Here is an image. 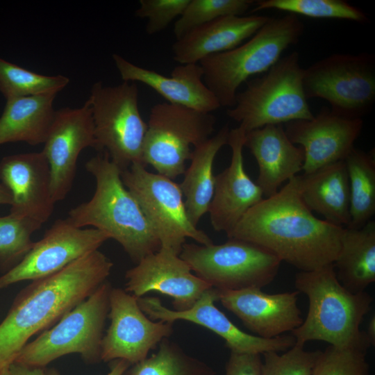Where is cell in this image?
Here are the masks:
<instances>
[{
  "label": "cell",
  "instance_id": "obj_12",
  "mask_svg": "<svg viewBox=\"0 0 375 375\" xmlns=\"http://www.w3.org/2000/svg\"><path fill=\"white\" fill-rule=\"evenodd\" d=\"M306 99L320 98L334 113L361 118L375 101V58L368 53H334L304 69Z\"/></svg>",
  "mask_w": 375,
  "mask_h": 375
},
{
  "label": "cell",
  "instance_id": "obj_8",
  "mask_svg": "<svg viewBox=\"0 0 375 375\" xmlns=\"http://www.w3.org/2000/svg\"><path fill=\"white\" fill-rule=\"evenodd\" d=\"M179 256L212 288L228 291L262 289L274 281L281 263L262 247L235 238L220 244L185 242Z\"/></svg>",
  "mask_w": 375,
  "mask_h": 375
},
{
  "label": "cell",
  "instance_id": "obj_19",
  "mask_svg": "<svg viewBox=\"0 0 375 375\" xmlns=\"http://www.w3.org/2000/svg\"><path fill=\"white\" fill-rule=\"evenodd\" d=\"M217 290L222 305L254 335L272 339L292 333L303 322L297 290L269 294L261 289Z\"/></svg>",
  "mask_w": 375,
  "mask_h": 375
},
{
  "label": "cell",
  "instance_id": "obj_42",
  "mask_svg": "<svg viewBox=\"0 0 375 375\" xmlns=\"http://www.w3.org/2000/svg\"><path fill=\"white\" fill-rule=\"evenodd\" d=\"M12 196L9 190L0 183V205H11Z\"/></svg>",
  "mask_w": 375,
  "mask_h": 375
},
{
  "label": "cell",
  "instance_id": "obj_4",
  "mask_svg": "<svg viewBox=\"0 0 375 375\" xmlns=\"http://www.w3.org/2000/svg\"><path fill=\"white\" fill-rule=\"evenodd\" d=\"M294 287L308 299L305 320L291 333L296 343L323 341L343 347L369 341L360 326L373 298L365 291L353 293L338 281L333 264L311 271H299ZM371 344V343H370ZM372 346V345H371Z\"/></svg>",
  "mask_w": 375,
  "mask_h": 375
},
{
  "label": "cell",
  "instance_id": "obj_6",
  "mask_svg": "<svg viewBox=\"0 0 375 375\" xmlns=\"http://www.w3.org/2000/svg\"><path fill=\"white\" fill-rule=\"evenodd\" d=\"M297 51L281 57L263 75L247 81L227 115L247 133L267 125L312 119Z\"/></svg>",
  "mask_w": 375,
  "mask_h": 375
},
{
  "label": "cell",
  "instance_id": "obj_34",
  "mask_svg": "<svg viewBox=\"0 0 375 375\" xmlns=\"http://www.w3.org/2000/svg\"><path fill=\"white\" fill-rule=\"evenodd\" d=\"M42 224L12 214L0 217V267L10 269L17 265L33 245L32 235Z\"/></svg>",
  "mask_w": 375,
  "mask_h": 375
},
{
  "label": "cell",
  "instance_id": "obj_21",
  "mask_svg": "<svg viewBox=\"0 0 375 375\" xmlns=\"http://www.w3.org/2000/svg\"><path fill=\"white\" fill-rule=\"evenodd\" d=\"M246 132L240 126L230 130L227 144L231 149L229 166L215 176L208 211L212 228L228 234L243 215L263 199V192L249 176L244 165Z\"/></svg>",
  "mask_w": 375,
  "mask_h": 375
},
{
  "label": "cell",
  "instance_id": "obj_11",
  "mask_svg": "<svg viewBox=\"0 0 375 375\" xmlns=\"http://www.w3.org/2000/svg\"><path fill=\"white\" fill-rule=\"evenodd\" d=\"M142 163L121 170L125 187L139 204L158 239L160 247L179 255L187 238L202 245L210 238L190 222L179 184L160 174L148 172Z\"/></svg>",
  "mask_w": 375,
  "mask_h": 375
},
{
  "label": "cell",
  "instance_id": "obj_1",
  "mask_svg": "<svg viewBox=\"0 0 375 375\" xmlns=\"http://www.w3.org/2000/svg\"><path fill=\"white\" fill-rule=\"evenodd\" d=\"M344 228L317 218L307 208L297 175L251 208L226 235L260 245L281 262L306 272L333 263Z\"/></svg>",
  "mask_w": 375,
  "mask_h": 375
},
{
  "label": "cell",
  "instance_id": "obj_37",
  "mask_svg": "<svg viewBox=\"0 0 375 375\" xmlns=\"http://www.w3.org/2000/svg\"><path fill=\"white\" fill-rule=\"evenodd\" d=\"M190 0H140L135 16L147 19L146 32L153 35L165 30L178 18Z\"/></svg>",
  "mask_w": 375,
  "mask_h": 375
},
{
  "label": "cell",
  "instance_id": "obj_10",
  "mask_svg": "<svg viewBox=\"0 0 375 375\" xmlns=\"http://www.w3.org/2000/svg\"><path fill=\"white\" fill-rule=\"evenodd\" d=\"M216 117L168 102L154 105L151 110L142 149V162L158 174L174 179L184 174L185 162L194 147L204 142L214 131Z\"/></svg>",
  "mask_w": 375,
  "mask_h": 375
},
{
  "label": "cell",
  "instance_id": "obj_2",
  "mask_svg": "<svg viewBox=\"0 0 375 375\" xmlns=\"http://www.w3.org/2000/svg\"><path fill=\"white\" fill-rule=\"evenodd\" d=\"M112 267L97 249L24 288L0 324V369L15 360L31 337L49 328L107 281Z\"/></svg>",
  "mask_w": 375,
  "mask_h": 375
},
{
  "label": "cell",
  "instance_id": "obj_15",
  "mask_svg": "<svg viewBox=\"0 0 375 375\" xmlns=\"http://www.w3.org/2000/svg\"><path fill=\"white\" fill-rule=\"evenodd\" d=\"M217 290H206L194 304L184 311H176L165 306L156 297L138 298L144 313L151 320L169 322L178 320L192 322L212 331L225 341L231 352L262 355L265 353L285 351L296 343L292 335H282L266 339L242 331L215 304Z\"/></svg>",
  "mask_w": 375,
  "mask_h": 375
},
{
  "label": "cell",
  "instance_id": "obj_23",
  "mask_svg": "<svg viewBox=\"0 0 375 375\" xmlns=\"http://www.w3.org/2000/svg\"><path fill=\"white\" fill-rule=\"evenodd\" d=\"M244 147L257 162L259 173L256 183L266 197L275 194L285 181L303 170V149L290 140L281 124L247 133Z\"/></svg>",
  "mask_w": 375,
  "mask_h": 375
},
{
  "label": "cell",
  "instance_id": "obj_22",
  "mask_svg": "<svg viewBox=\"0 0 375 375\" xmlns=\"http://www.w3.org/2000/svg\"><path fill=\"white\" fill-rule=\"evenodd\" d=\"M112 59L123 81L140 82L151 88L167 102L210 112L221 106L203 81L199 64H179L170 76L135 65L119 54Z\"/></svg>",
  "mask_w": 375,
  "mask_h": 375
},
{
  "label": "cell",
  "instance_id": "obj_28",
  "mask_svg": "<svg viewBox=\"0 0 375 375\" xmlns=\"http://www.w3.org/2000/svg\"><path fill=\"white\" fill-rule=\"evenodd\" d=\"M340 283L353 293L375 282V222L359 228H344L333 263Z\"/></svg>",
  "mask_w": 375,
  "mask_h": 375
},
{
  "label": "cell",
  "instance_id": "obj_24",
  "mask_svg": "<svg viewBox=\"0 0 375 375\" xmlns=\"http://www.w3.org/2000/svg\"><path fill=\"white\" fill-rule=\"evenodd\" d=\"M269 19L261 15H230L199 26L173 44L178 64H198L203 58L231 50L253 36Z\"/></svg>",
  "mask_w": 375,
  "mask_h": 375
},
{
  "label": "cell",
  "instance_id": "obj_32",
  "mask_svg": "<svg viewBox=\"0 0 375 375\" xmlns=\"http://www.w3.org/2000/svg\"><path fill=\"white\" fill-rule=\"evenodd\" d=\"M276 9L295 15L319 19H340L365 23L367 15L344 0H260L256 1L251 12Z\"/></svg>",
  "mask_w": 375,
  "mask_h": 375
},
{
  "label": "cell",
  "instance_id": "obj_25",
  "mask_svg": "<svg viewBox=\"0 0 375 375\" xmlns=\"http://www.w3.org/2000/svg\"><path fill=\"white\" fill-rule=\"evenodd\" d=\"M297 177L301 198L310 211L322 215L331 224L349 226L350 192L344 160Z\"/></svg>",
  "mask_w": 375,
  "mask_h": 375
},
{
  "label": "cell",
  "instance_id": "obj_41",
  "mask_svg": "<svg viewBox=\"0 0 375 375\" xmlns=\"http://www.w3.org/2000/svg\"><path fill=\"white\" fill-rule=\"evenodd\" d=\"M372 346L375 345V316L373 315L367 324V330L365 331Z\"/></svg>",
  "mask_w": 375,
  "mask_h": 375
},
{
  "label": "cell",
  "instance_id": "obj_36",
  "mask_svg": "<svg viewBox=\"0 0 375 375\" xmlns=\"http://www.w3.org/2000/svg\"><path fill=\"white\" fill-rule=\"evenodd\" d=\"M321 351H306L304 345L294 346L279 354L270 351L262 354V375H312Z\"/></svg>",
  "mask_w": 375,
  "mask_h": 375
},
{
  "label": "cell",
  "instance_id": "obj_7",
  "mask_svg": "<svg viewBox=\"0 0 375 375\" xmlns=\"http://www.w3.org/2000/svg\"><path fill=\"white\" fill-rule=\"evenodd\" d=\"M112 286L106 281L51 328L27 343L14 361L45 368L52 361L78 353L87 364L101 361V341Z\"/></svg>",
  "mask_w": 375,
  "mask_h": 375
},
{
  "label": "cell",
  "instance_id": "obj_27",
  "mask_svg": "<svg viewBox=\"0 0 375 375\" xmlns=\"http://www.w3.org/2000/svg\"><path fill=\"white\" fill-rule=\"evenodd\" d=\"M229 131L226 124L215 135L194 147L190 165L179 184L188 219L195 227L208 211L215 188L214 160L219 151L227 144Z\"/></svg>",
  "mask_w": 375,
  "mask_h": 375
},
{
  "label": "cell",
  "instance_id": "obj_31",
  "mask_svg": "<svg viewBox=\"0 0 375 375\" xmlns=\"http://www.w3.org/2000/svg\"><path fill=\"white\" fill-rule=\"evenodd\" d=\"M69 82L65 76L40 74L0 58V92L6 100L57 94Z\"/></svg>",
  "mask_w": 375,
  "mask_h": 375
},
{
  "label": "cell",
  "instance_id": "obj_26",
  "mask_svg": "<svg viewBox=\"0 0 375 375\" xmlns=\"http://www.w3.org/2000/svg\"><path fill=\"white\" fill-rule=\"evenodd\" d=\"M56 94H44L6 100L0 117V145L23 142L31 145L44 144L56 110Z\"/></svg>",
  "mask_w": 375,
  "mask_h": 375
},
{
  "label": "cell",
  "instance_id": "obj_29",
  "mask_svg": "<svg viewBox=\"0 0 375 375\" xmlns=\"http://www.w3.org/2000/svg\"><path fill=\"white\" fill-rule=\"evenodd\" d=\"M350 192V223L359 228L375 213V159L372 153L354 147L344 160Z\"/></svg>",
  "mask_w": 375,
  "mask_h": 375
},
{
  "label": "cell",
  "instance_id": "obj_13",
  "mask_svg": "<svg viewBox=\"0 0 375 375\" xmlns=\"http://www.w3.org/2000/svg\"><path fill=\"white\" fill-rule=\"evenodd\" d=\"M108 317L110 324L101 341L103 362H140L174 331V323L151 320L141 310L138 298L122 288H111Z\"/></svg>",
  "mask_w": 375,
  "mask_h": 375
},
{
  "label": "cell",
  "instance_id": "obj_20",
  "mask_svg": "<svg viewBox=\"0 0 375 375\" xmlns=\"http://www.w3.org/2000/svg\"><path fill=\"white\" fill-rule=\"evenodd\" d=\"M0 180L10 192V214L43 224L54 210L51 172L43 153L9 155L0 161Z\"/></svg>",
  "mask_w": 375,
  "mask_h": 375
},
{
  "label": "cell",
  "instance_id": "obj_35",
  "mask_svg": "<svg viewBox=\"0 0 375 375\" xmlns=\"http://www.w3.org/2000/svg\"><path fill=\"white\" fill-rule=\"evenodd\" d=\"M370 347L367 341L343 347L328 345L321 351L312 375H370L366 360Z\"/></svg>",
  "mask_w": 375,
  "mask_h": 375
},
{
  "label": "cell",
  "instance_id": "obj_39",
  "mask_svg": "<svg viewBox=\"0 0 375 375\" xmlns=\"http://www.w3.org/2000/svg\"><path fill=\"white\" fill-rule=\"evenodd\" d=\"M45 369L32 367L13 361L8 366L10 375H46Z\"/></svg>",
  "mask_w": 375,
  "mask_h": 375
},
{
  "label": "cell",
  "instance_id": "obj_17",
  "mask_svg": "<svg viewBox=\"0 0 375 375\" xmlns=\"http://www.w3.org/2000/svg\"><path fill=\"white\" fill-rule=\"evenodd\" d=\"M192 272L179 255L160 247L126 271L124 290L137 298L160 292L172 298L174 310L184 311L212 288Z\"/></svg>",
  "mask_w": 375,
  "mask_h": 375
},
{
  "label": "cell",
  "instance_id": "obj_43",
  "mask_svg": "<svg viewBox=\"0 0 375 375\" xmlns=\"http://www.w3.org/2000/svg\"><path fill=\"white\" fill-rule=\"evenodd\" d=\"M0 375H10L8 367L0 369Z\"/></svg>",
  "mask_w": 375,
  "mask_h": 375
},
{
  "label": "cell",
  "instance_id": "obj_18",
  "mask_svg": "<svg viewBox=\"0 0 375 375\" xmlns=\"http://www.w3.org/2000/svg\"><path fill=\"white\" fill-rule=\"evenodd\" d=\"M361 118H347L322 108L310 119L285 124V131L293 144L304 151L303 170L310 174L333 162L344 160L361 133Z\"/></svg>",
  "mask_w": 375,
  "mask_h": 375
},
{
  "label": "cell",
  "instance_id": "obj_30",
  "mask_svg": "<svg viewBox=\"0 0 375 375\" xmlns=\"http://www.w3.org/2000/svg\"><path fill=\"white\" fill-rule=\"evenodd\" d=\"M207 363L188 354L169 338L163 339L156 353L131 365L122 375H215Z\"/></svg>",
  "mask_w": 375,
  "mask_h": 375
},
{
  "label": "cell",
  "instance_id": "obj_38",
  "mask_svg": "<svg viewBox=\"0 0 375 375\" xmlns=\"http://www.w3.org/2000/svg\"><path fill=\"white\" fill-rule=\"evenodd\" d=\"M224 375H262L261 355L231 352Z\"/></svg>",
  "mask_w": 375,
  "mask_h": 375
},
{
  "label": "cell",
  "instance_id": "obj_40",
  "mask_svg": "<svg viewBox=\"0 0 375 375\" xmlns=\"http://www.w3.org/2000/svg\"><path fill=\"white\" fill-rule=\"evenodd\" d=\"M131 364L124 360L111 361L110 369L106 375H122ZM46 375H61L55 368L45 369Z\"/></svg>",
  "mask_w": 375,
  "mask_h": 375
},
{
  "label": "cell",
  "instance_id": "obj_3",
  "mask_svg": "<svg viewBox=\"0 0 375 375\" xmlns=\"http://www.w3.org/2000/svg\"><path fill=\"white\" fill-rule=\"evenodd\" d=\"M96 188L88 201L72 208L67 219L75 226L92 228L116 240L135 264L156 252L160 244L139 204L124 185L121 169L106 151L85 165Z\"/></svg>",
  "mask_w": 375,
  "mask_h": 375
},
{
  "label": "cell",
  "instance_id": "obj_5",
  "mask_svg": "<svg viewBox=\"0 0 375 375\" xmlns=\"http://www.w3.org/2000/svg\"><path fill=\"white\" fill-rule=\"evenodd\" d=\"M304 28L293 14L269 17L247 42L201 60L203 83L220 106L233 107L239 87L251 76L268 71L286 49L299 40Z\"/></svg>",
  "mask_w": 375,
  "mask_h": 375
},
{
  "label": "cell",
  "instance_id": "obj_16",
  "mask_svg": "<svg viewBox=\"0 0 375 375\" xmlns=\"http://www.w3.org/2000/svg\"><path fill=\"white\" fill-rule=\"evenodd\" d=\"M42 150L49 165L55 203L65 199L76 172L77 160L85 148L96 149L92 108L87 100L79 108L56 110Z\"/></svg>",
  "mask_w": 375,
  "mask_h": 375
},
{
  "label": "cell",
  "instance_id": "obj_14",
  "mask_svg": "<svg viewBox=\"0 0 375 375\" xmlns=\"http://www.w3.org/2000/svg\"><path fill=\"white\" fill-rule=\"evenodd\" d=\"M109 236L94 228H78L67 218L56 219L15 267L0 276V290L22 281L52 275L97 250Z\"/></svg>",
  "mask_w": 375,
  "mask_h": 375
},
{
  "label": "cell",
  "instance_id": "obj_33",
  "mask_svg": "<svg viewBox=\"0 0 375 375\" xmlns=\"http://www.w3.org/2000/svg\"><path fill=\"white\" fill-rule=\"evenodd\" d=\"M253 0H190L176 20L173 32L176 40L192 29L219 17L242 16L254 6Z\"/></svg>",
  "mask_w": 375,
  "mask_h": 375
},
{
  "label": "cell",
  "instance_id": "obj_9",
  "mask_svg": "<svg viewBox=\"0 0 375 375\" xmlns=\"http://www.w3.org/2000/svg\"><path fill=\"white\" fill-rule=\"evenodd\" d=\"M138 99L137 85L127 81L117 85L98 81L92 86L88 99L92 108L96 150L106 151L121 170L133 163L143 164L147 124L141 116Z\"/></svg>",
  "mask_w": 375,
  "mask_h": 375
}]
</instances>
